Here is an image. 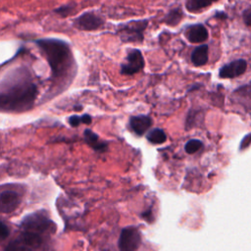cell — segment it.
Wrapping results in <instances>:
<instances>
[{
    "instance_id": "cell-13",
    "label": "cell",
    "mask_w": 251,
    "mask_h": 251,
    "mask_svg": "<svg viewBox=\"0 0 251 251\" xmlns=\"http://www.w3.org/2000/svg\"><path fill=\"white\" fill-rule=\"evenodd\" d=\"M208 45L203 44L197 47L192 53V61L197 67L204 66L208 62Z\"/></svg>"
},
{
    "instance_id": "cell-17",
    "label": "cell",
    "mask_w": 251,
    "mask_h": 251,
    "mask_svg": "<svg viewBox=\"0 0 251 251\" xmlns=\"http://www.w3.org/2000/svg\"><path fill=\"white\" fill-rule=\"evenodd\" d=\"M183 13L180 8L171 10L164 19V22L169 26H177L182 19Z\"/></svg>"
},
{
    "instance_id": "cell-23",
    "label": "cell",
    "mask_w": 251,
    "mask_h": 251,
    "mask_svg": "<svg viewBox=\"0 0 251 251\" xmlns=\"http://www.w3.org/2000/svg\"><path fill=\"white\" fill-rule=\"evenodd\" d=\"M142 217L148 223H152L154 221V216H153V212L151 211V209H148L146 210L145 212L143 213Z\"/></svg>"
},
{
    "instance_id": "cell-18",
    "label": "cell",
    "mask_w": 251,
    "mask_h": 251,
    "mask_svg": "<svg viewBox=\"0 0 251 251\" xmlns=\"http://www.w3.org/2000/svg\"><path fill=\"white\" fill-rule=\"evenodd\" d=\"M203 146V143L199 140H191L184 145V150L187 154H195L199 151Z\"/></svg>"
},
{
    "instance_id": "cell-10",
    "label": "cell",
    "mask_w": 251,
    "mask_h": 251,
    "mask_svg": "<svg viewBox=\"0 0 251 251\" xmlns=\"http://www.w3.org/2000/svg\"><path fill=\"white\" fill-rule=\"evenodd\" d=\"M184 36L185 38L192 43H201L207 40L208 31L201 24L192 25L185 29Z\"/></svg>"
},
{
    "instance_id": "cell-14",
    "label": "cell",
    "mask_w": 251,
    "mask_h": 251,
    "mask_svg": "<svg viewBox=\"0 0 251 251\" xmlns=\"http://www.w3.org/2000/svg\"><path fill=\"white\" fill-rule=\"evenodd\" d=\"M34 248L29 245L21 236L10 241V243L5 247L4 251H33Z\"/></svg>"
},
{
    "instance_id": "cell-8",
    "label": "cell",
    "mask_w": 251,
    "mask_h": 251,
    "mask_svg": "<svg viewBox=\"0 0 251 251\" xmlns=\"http://www.w3.org/2000/svg\"><path fill=\"white\" fill-rule=\"evenodd\" d=\"M21 203V197L18 193L13 191H4L0 196V204L3 214H10L14 212Z\"/></svg>"
},
{
    "instance_id": "cell-22",
    "label": "cell",
    "mask_w": 251,
    "mask_h": 251,
    "mask_svg": "<svg viewBox=\"0 0 251 251\" xmlns=\"http://www.w3.org/2000/svg\"><path fill=\"white\" fill-rule=\"evenodd\" d=\"M243 20H244V23L251 27V7L247 8L246 10H244L243 12Z\"/></svg>"
},
{
    "instance_id": "cell-20",
    "label": "cell",
    "mask_w": 251,
    "mask_h": 251,
    "mask_svg": "<svg viewBox=\"0 0 251 251\" xmlns=\"http://www.w3.org/2000/svg\"><path fill=\"white\" fill-rule=\"evenodd\" d=\"M69 124L72 126V127L76 128L78 126H80L81 124H83V120H82V116H78V115H73L69 118Z\"/></svg>"
},
{
    "instance_id": "cell-1",
    "label": "cell",
    "mask_w": 251,
    "mask_h": 251,
    "mask_svg": "<svg viewBox=\"0 0 251 251\" xmlns=\"http://www.w3.org/2000/svg\"><path fill=\"white\" fill-rule=\"evenodd\" d=\"M37 86L26 68L7 74L0 87V107L2 112L22 113L33 108L37 97Z\"/></svg>"
},
{
    "instance_id": "cell-6",
    "label": "cell",
    "mask_w": 251,
    "mask_h": 251,
    "mask_svg": "<svg viewBox=\"0 0 251 251\" xmlns=\"http://www.w3.org/2000/svg\"><path fill=\"white\" fill-rule=\"evenodd\" d=\"M145 65L144 58L141 50L133 49L131 50L127 57H126V63L121 66L122 75H135L141 72Z\"/></svg>"
},
{
    "instance_id": "cell-2",
    "label": "cell",
    "mask_w": 251,
    "mask_h": 251,
    "mask_svg": "<svg viewBox=\"0 0 251 251\" xmlns=\"http://www.w3.org/2000/svg\"><path fill=\"white\" fill-rule=\"evenodd\" d=\"M36 45L45 55L54 78L65 76L71 68L73 62L70 45L56 38H43L36 41Z\"/></svg>"
},
{
    "instance_id": "cell-26",
    "label": "cell",
    "mask_w": 251,
    "mask_h": 251,
    "mask_svg": "<svg viewBox=\"0 0 251 251\" xmlns=\"http://www.w3.org/2000/svg\"><path fill=\"white\" fill-rule=\"evenodd\" d=\"M82 109H83V107H76V108H75L76 111H79V110H82Z\"/></svg>"
},
{
    "instance_id": "cell-4",
    "label": "cell",
    "mask_w": 251,
    "mask_h": 251,
    "mask_svg": "<svg viewBox=\"0 0 251 251\" xmlns=\"http://www.w3.org/2000/svg\"><path fill=\"white\" fill-rule=\"evenodd\" d=\"M22 228L25 231L33 232L36 233H42L49 231H54L56 226L54 223L47 218L42 212H36L27 216L22 222Z\"/></svg>"
},
{
    "instance_id": "cell-5",
    "label": "cell",
    "mask_w": 251,
    "mask_h": 251,
    "mask_svg": "<svg viewBox=\"0 0 251 251\" xmlns=\"http://www.w3.org/2000/svg\"><path fill=\"white\" fill-rule=\"evenodd\" d=\"M142 243V236L135 227L124 228L119 237L120 251H137Z\"/></svg>"
},
{
    "instance_id": "cell-24",
    "label": "cell",
    "mask_w": 251,
    "mask_h": 251,
    "mask_svg": "<svg viewBox=\"0 0 251 251\" xmlns=\"http://www.w3.org/2000/svg\"><path fill=\"white\" fill-rule=\"evenodd\" d=\"M82 120H83V124H87V125H90L91 124L92 122V118L91 116H90L89 114H85L82 116Z\"/></svg>"
},
{
    "instance_id": "cell-27",
    "label": "cell",
    "mask_w": 251,
    "mask_h": 251,
    "mask_svg": "<svg viewBox=\"0 0 251 251\" xmlns=\"http://www.w3.org/2000/svg\"><path fill=\"white\" fill-rule=\"evenodd\" d=\"M211 1H212V2H214V1H218V0H211Z\"/></svg>"
},
{
    "instance_id": "cell-12",
    "label": "cell",
    "mask_w": 251,
    "mask_h": 251,
    "mask_svg": "<svg viewBox=\"0 0 251 251\" xmlns=\"http://www.w3.org/2000/svg\"><path fill=\"white\" fill-rule=\"evenodd\" d=\"M84 136H85L86 143L91 148H93L95 151L104 152V151L107 150L108 144L104 142H101L99 140V137L95 133H93L91 130H86L85 133H84Z\"/></svg>"
},
{
    "instance_id": "cell-15",
    "label": "cell",
    "mask_w": 251,
    "mask_h": 251,
    "mask_svg": "<svg viewBox=\"0 0 251 251\" xmlns=\"http://www.w3.org/2000/svg\"><path fill=\"white\" fill-rule=\"evenodd\" d=\"M211 0H187L185 7L190 12H198L209 5H211Z\"/></svg>"
},
{
    "instance_id": "cell-11",
    "label": "cell",
    "mask_w": 251,
    "mask_h": 251,
    "mask_svg": "<svg viewBox=\"0 0 251 251\" xmlns=\"http://www.w3.org/2000/svg\"><path fill=\"white\" fill-rule=\"evenodd\" d=\"M152 119L146 115L133 116L130 119V128L137 136H143L151 127Z\"/></svg>"
},
{
    "instance_id": "cell-19",
    "label": "cell",
    "mask_w": 251,
    "mask_h": 251,
    "mask_svg": "<svg viewBox=\"0 0 251 251\" xmlns=\"http://www.w3.org/2000/svg\"><path fill=\"white\" fill-rule=\"evenodd\" d=\"M72 11H73V6H72V5H63V6L57 8V9L55 10V13H56V14H59V15L62 16V17H66V16H68Z\"/></svg>"
},
{
    "instance_id": "cell-16",
    "label": "cell",
    "mask_w": 251,
    "mask_h": 251,
    "mask_svg": "<svg viewBox=\"0 0 251 251\" xmlns=\"http://www.w3.org/2000/svg\"><path fill=\"white\" fill-rule=\"evenodd\" d=\"M147 140L152 144H162L167 141V136L162 129H153L148 133Z\"/></svg>"
},
{
    "instance_id": "cell-25",
    "label": "cell",
    "mask_w": 251,
    "mask_h": 251,
    "mask_svg": "<svg viewBox=\"0 0 251 251\" xmlns=\"http://www.w3.org/2000/svg\"><path fill=\"white\" fill-rule=\"evenodd\" d=\"M250 141H251V135H249L248 137H245L244 141L242 142V147L246 146V144H248L250 143Z\"/></svg>"
},
{
    "instance_id": "cell-9",
    "label": "cell",
    "mask_w": 251,
    "mask_h": 251,
    "mask_svg": "<svg viewBox=\"0 0 251 251\" xmlns=\"http://www.w3.org/2000/svg\"><path fill=\"white\" fill-rule=\"evenodd\" d=\"M246 62L242 59L235 60L230 64L225 65L219 72V76L222 79H233L242 75L246 70Z\"/></svg>"
},
{
    "instance_id": "cell-21",
    "label": "cell",
    "mask_w": 251,
    "mask_h": 251,
    "mask_svg": "<svg viewBox=\"0 0 251 251\" xmlns=\"http://www.w3.org/2000/svg\"><path fill=\"white\" fill-rule=\"evenodd\" d=\"M9 235V229L8 227L5 225V223H1L0 225V236H1V239L4 240L5 238H7Z\"/></svg>"
},
{
    "instance_id": "cell-3",
    "label": "cell",
    "mask_w": 251,
    "mask_h": 251,
    "mask_svg": "<svg viewBox=\"0 0 251 251\" xmlns=\"http://www.w3.org/2000/svg\"><path fill=\"white\" fill-rule=\"evenodd\" d=\"M147 25V20L132 21L120 26L117 34L124 42L142 43L144 39V31L146 30Z\"/></svg>"
},
{
    "instance_id": "cell-7",
    "label": "cell",
    "mask_w": 251,
    "mask_h": 251,
    "mask_svg": "<svg viewBox=\"0 0 251 251\" xmlns=\"http://www.w3.org/2000/svg\"><path fill=\"white\" fill-rule=\"evenodd\" d=\"M103 24H104L103 19L92 12L84 13L74 21V25L79 30L88 31V32L98 30Z\"/></svg>"
}]
</instances>
